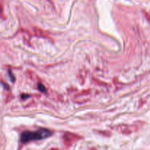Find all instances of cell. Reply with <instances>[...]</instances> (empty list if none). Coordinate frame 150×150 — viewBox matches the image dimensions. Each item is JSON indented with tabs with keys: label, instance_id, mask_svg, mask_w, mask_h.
I'll return each mask as SVG.
<instances>
[{
	"label": "cell",
	"instance_id": "obj_1",
	"mask_svg": "<svg viewBox=\"0 0 150 150\" xmlns=\"http://www.w3.org/2000/svg\"><path fill=\"white\" fill-rule=\"evenodd\" d=\"M53 134L51 130L48 129L41 128L36 131H26L21 136V142L22 143H27L32 141L41 140L50 137Z\"/></svg>",
	"mask_w": 150,
	"mask_h": 150
}]
</instances>
